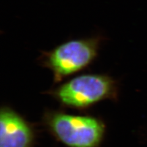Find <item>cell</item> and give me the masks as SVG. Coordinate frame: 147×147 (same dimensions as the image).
I'll use <instances>...</instances> for the list:
<instances>
[{"label":"cell","instance_id":"obj_1","mask_svg":"<svg viewBox=\"0 0 147 147\" xmlns=\"http://www.w3.org/2000/svg\"><path fill=\"white\" fill-rule=\"evenodd\" d=\"M45 125L58 141L67 147H99L105 126L99 119L61 112L49 113Z\"/></svg>","mask_w":147,"mask_h":147},{"label":"cell","instance_id":"obj_2","mask_svg":"<svg viewBox=\"0 0 147 147\" xmlns=\"http://www.w3.org/2000/svg\"><path fill=\"white\" fill-rule=\"evenodd\" d=\"M53 95L67 107L85 109L102 100L115 98L117 85L107 76L86 74L66 82L53 92Z\"/></svg>","mask_w":147,"mask_h":147},{"label":"cell","instance_id":"obj_3","mask_svg":"<svg viewBox=\"0 0 147 147\" xmlns=\"http://www.w3.org/2000/svg\"><path fill=\"white\" fill-rule=\"evenodd\" d=\"M99 42L98 38L68 41L44 55V65L53 72L55 80H61L93 61Z\"/></svg>","mask_w":147,"mask_h":147},{"label":"cell","instance_id":"obj_4","mask_svg":"<svg viewBox=\"0 0 147 147\" xmlns=\"http://www.w3.org/2000/svg\"><path fill=\"white\" fill-rule=\"evenodd\" d=\"M34 134L30 124L8 107L0 112V147H33Z\"/></svg>","mask_w":147,"mask_h":147}]
</instances>
